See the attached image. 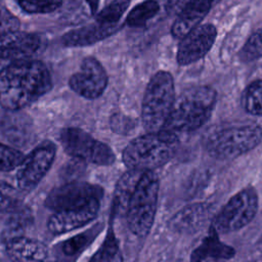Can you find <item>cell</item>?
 I'll list each match as a JSON object with an SVG mask.
<instances>
[{
	"label": "cell",
	"mask_w": 262,
	"mask_h": 262,
	"mask_svg": "<svg viewBox=\"0 0 262 262\" xmlns=\"http://www.w3.org/2000/svg\"><path fill=\"white\" fill-rule=\"evenodd\" d=\"M219 0H168L167 12L176 15L171 28L174 38L182 39L200 25L212 6Z\"/></svg>",
	"instance_id": "30bf717a"
},
{
	"label": "cell",
	"mask_w": 262,
	"mask_h": 262,
	"mask_svg": "<svg viewBox=\"0 0 262 262\" xmlns=\"http://www.w3.org/2000/svg\"><path fill=\"white\" fill-rule=\"evenodd\" d=\"M88 262H123L122 253L112 228L108 229L104 242Z\"/></svg>",
	"instance_id": "44dd1931"
},
{
	"label": "cell",
	"mask_w": 262,
	"mask_h": 262,
	"mask_svg": "<svg viewBox=\"0 0 262 262\" xmlns=\"http://www.w3.org/2000/svg\"><path fill=\"white\" fill-rule=\"evenodd\" d=\"M159 179L154 171L129 169L119 179L114 196L115 209L125 216L131 232L145 236L155 220Z\"/></svg>",
	"instance_id": "6da1fadb"
},
{
	"label": "cell",
	"mask_w": 262,
	"mask_h": 262,
	"mask_svg": "<svg viewBox=\"0 0 262 262\" xmlns=\"http://www.w3.org/2000/svg\"><path fill=\"white\" fill-rule=\"evenodd\" d=\"M202 262H219V261H214V260H206V261H202Z\"/></svg>",
	"instance_id": "1f68e13d"
},
{
	"label": "cell",
	"mask_w": 262,
	"mask_h": 262,
	"mask_svg": "<svg viewBox=\"0 0 262 262\" xmlns=\"http://www.w3.org/2000/svg\"><path fill=\"white\" fill-rule=\"evenodd\" d=\"M102 194V189L98 185L74 181L52 189L45 200V205L56 212L83 206L92 201H100Z\"/></svg>",
	"instance_id": "8fae6325"
},
{
	"label": "cell",
	"mask_w": 262,
	"mask_h": 262,
	"mask_svg": "<svg viewBox=\"0 0 262 262\" xmlns=\"http://www.w3.org/2000/svg\"><path fill=\"white\" fill-rule=\"evenodd\" d=\"M89 9H90V12L91 14L95 15L98 11V5H99V0H85Z\"/></svg>",
	"instance_id": "f546056e"
},
{
	"label": "cell",
	"mask_w": 262,
	"mask_h": 262,
	"mask_svg": "<svg viewBox=\"0 0 262 262\" xmlns=\"http://www.w3.org/2000/svg\"><path fill=\"white\" fill-rule=\"evenodd\" d=\"M242 104L249 114L262 117V80L251 83L245 89Z\"/></svg>",
	"instance_id": "7402d4cb"
},
{
	"label": "cell",
	"mask_w": 262,
	"mask_h": 262,
	"mask_svg": "<svg viewBox=\"0 0 262 262\" xmlns=\"http://www.w3.org/2000/svg\"><path fill=\"white\" fill-rule=\"evenodd\" d=\"M119 30L118 24L106 25L96 21L95 24L69 31L61 37V42L68 47L88 46L110 37Z\"/></svg>",
	"instance_id": "e0dca14e"
},
{
	"label": "cell",
	"mask_w": 262,
	"mask_h": 262,
	"mask_svg": "<svg viewBox=\"0 0 262 262\" xmlns=\"http://www.w3.org/2000/svg\"><path fill=\"white\" fill-rule=\"evenodd\" d=\"M217 36L216 28L211 24L199 25L180 39L177 50V62L188 66L203 58L213 46Z\"/></svg>",
	"instance_id": "4fadbf2b"
},
{
	"label": "cell",
	"mask_w": 262,
	"mask_h": 262,
	"mask_svg": "<svg viewBox=\"0 0 262 262\" xmlns=\"http://www.w3.org/2000/svg\"><path fill=\"white\" fill-rule=\"evenodd\" d=\"M130 5V0H114L95 14L97 23L116 25Z\"/></svg>",
	"instance_id": "603a6c76"
},
{
	"label": "cell",
	"mask_w": 262,
	"mask_h": 262,
	"mask_svg": "<svg viewBox=\"0 0 262 262\" xmlns=\"http://www.w3.org/2000/svg\"><path fill=\"white\" fill-rule=\"evenodd\" d=\"M234 254V249L223 244L219 238L218 232L211 226L209 234L192 251L190 260L191 262H202L206 260L219 261L222 259H230Z\"/></svg>",
	"instance_id": "d6986e66"
},
{
	"label": "cell",
	"mask_w": 262,
	"mask_h": 262,
	"mask_svg": "<svg viewBox=\"0 0 262 262\" xmlns=\"http://www.w3.org/2000/svg\"><path fill=\"white\" fill-rule=\"evenodd\" d=\"M258 211V195L249 186L235 193L213 219L211 226L218 232L228 233L245 227Z\"/></svg>",
	"instance_id": "52a82bcc"
},
{
	"label": "cell",
	"mask_w": 262,
	"mask_h": 262,
	"mask_svg": "<svg viewBox=\"0 0 262 262\" xmlns=\"http://www.w3.org/2000/svg\"><path fill=\"white\" fill-rule=\"evenodd\" d=\"M19 7L31 14L50 13L62 4V0H17Z\"/></svg>",
	"instance_id": "484cf974"
},
{
	"label": "cell",
	"mask_w": 262,
	"mask_h": 262,
	"mask_svg": "<svg viewBox=\"0 0 262 262\" xmlns=\"http://www.w3.org/2000/svg\"><path fill=\"white\" fill-rule=\"evenodd\" d=\"M160 9V5L156 0H145L135 5L127 15L126 23L129 27H143L150 18H152Z\"/></svg>",
	"instance_id": "ffe728a7"
},
{
	"label": "cell",
	"mask_w": 262,
	"mask_h": 262,
	"mask_svg": "<svg viewBox=\"0 0 262 262\" xmlns=\"http://www.w3.org/2000/svg\"><path fill=\"white\" fill-rule=\"evenodd\" d=\"M174 100L172 75L166 71L156 73L146 86L141 106V120L147 132L164 129Z\"/></svg>",
	"instance_id": "8992f818"
},
{
	"label": "cell",
	"mask_w": 262,
	"mask_h": 262,
	"mask_svg": "<svg viewBox=\"0 0 262 262\" xmlns=\"http://www.w3.org/2000/svg\"><path fill=\"white\" fill-rule=\"evenodd\" d=\"M19 28L18 18L8 9L0 4V35L17 31Z\"/></svg>",
	"instance_id": "83f0119b"
},
{
	"label": "cell",
	"mask_w": 262,
	"mask_h": 262,
	"mask_svg": "<svg viewBox=\"0 0 262 262\" xmlns=\"http://www.w3.org/2000/svg\"><path fill=\"white\" fill-rule=\"evenodd\" d=\"M52 80L47 67L34 59H17L0 71V104L8 111L24 108L47 93Z\"/></svg>",
	"instance_id": "7a4b0ae2"
},
{
	"label": "cell",
	"mask_w": 262,
	"mask_h": 262,
	"mask_svg": "<svg viewBox=\"0 0 262 262\" xmlns=\"http://www.w3.org/2000/svg\"><path fill=\"white\" fill-rule=\"evenodd\" d=\"M60 142L68 155L83 162L107 166L116 160L114 151L107 144L77 127L64 128L60 133Z\"/></svg>",
	"instance_id": "ba28073f"
},
{
	"label": "cell",
	"mask_w": 262,
	"mask_h": 262,
	"mask_svg": "<svg viewBox=\"0 0 262 262\" xmlns=\"http://www.w3.org/2000/svg\"><path fill=\"white\" fill-rule=\"evenodd\" d=\"M17 189L10 184L0 180V213L16 212L20 205V193Z\"/></svg>",
	"instance_id": "cb8c5ba5"
},
{
	"label": "cell",
	"mask_w": 262,
	"mask_h": 262,
	"mask_svg": "<svg viewBox=\"0 0 262 262\" xmlns=\"http://www.w3.org/2000/svg\"><path fill=\"white\" fill-rule=\"evenodd\" d=\"M210 209L206 204H191L178 211L168 222L172 231L179 233L194 232L206 224L209 219Z\"/></svg>",
	"instance_id": "ac0fdd59"
},
{
	"label": "cell",
	"mask_w": 262,
	"mask_h": 262,
	"mask_svg": "<svg viewBox=\"0 0 262 262\" xmlns=\"http://www.w3.org/2000/svg\"><path fill=\"white\" fill-rule=\"evenodd\" d=\"M259 249L262 251V238L260 239V243H259Z\"/></svg>",
	"instance_id": "4dcf8cb0"
},
{
	"label": "cell",
	"mask_w": 262,
	"mask_h": 262,
	"mask_svg": "<svg viewBox=\"0 0 262 262\" xmlns=\"http://www.w3.org/2000/svg\"><path fill=\"white\" fill-rule=\"evenodd\" d=\"M55 144L44 141L26 156L18 166L17 187L23 191L34 189L50 169L55 157Z\"/></svg>",
	"instance_id": "9c48e42d"
},
{
	"label": "cell",
	"mask_w": 262,
	"mask_h": 262,
	"mask_svg": "<svg viewBox=\"0 0 262 262\" xmlns=\"http://www.w3.org/2000/svg\"><path fill=\"white\" fill-rule=\"evenodd\" d=\"M178 146V137L173 132H147L130 141L123 150L122 160L129 169L154 171L168 163Z\"/></svg>",
	"instance_id": "277c9868"
},
{
	"label": "cell",
	"mask_w": 262,
	"mask_h": 262,
	"mask_svg": "<svg viewBox=\"0 0 262 262\" xmlns=\"http://www.w3.org/2000/svg\"><path fill=\"white\" fill-rule=\"evenodd\" d=\"M216 91L209 86H194L175 97L163 130L173 133L193 131L209 120L216 103Z\"/></svg>",
	"instance_id": "3957f363"
},
{
	"label": "cell",
	"mask_w": 262,
	"mask_h": 262,
	"mask_svg": "<svg viewBox=\"0 0 262 262\" xmlns=\"http://www.w3.org/2000/svg\"><path fill=\"white\" fill-rule=\"evenodd\" d=\"M88 243V238L86 235H76L68 241H66L62 245V251L67 255H75L79 251H81Z\"/></svg>",
	"instance_id": "f1b7e54d"
},
{
	"label": "cell",
	"mask_w": 262,
	"mask_h": 262,
	"mask_svg": "<svg viewBox=\"0 0 262 262\" xmlns=\"http://www.w3.org/2000/svg\"><path fill=\"white\" fill-rule=\"evenodd\" d=\"M71 89L87 99L99 97L106 88L107 75L101 63L94 57L83 59L78 72L69 80Z\"/></svg>",
	"instance_id": "7c38bea8"
},
{
	"label": "cell",
	"mask_w": 262,
	"mask_h": 262,
	"mask_svg": "<svg viewBox=\"0 0 262 262\" xmlns=\"http://www.w3.org/2000/svg\"><path fill=\"white\" fill-rule=\"evenodd\" d=\"M262 140V129L256 124L232 125L210 132L205 147L210 156L219 160L237 158L254 149Z\"/></svg>",
	"instance_id": "5b68a950"
},
{
	"label": "cell",
	"mask_w": 262,
	"mask_h": 262,
	"mask_svg": "<svg viewBox=\"0 0 262 262\" xmlns=\"http://www.w3.org/2000/svg\"><path fill=\"white\" fill-rule=\"evenodd\" d=\"M100 201H92L76 208L54 212L48 220V229L54 234H61L80 228L91 222L97 215Z\"/></svg>",
	"instance_id": "5bb4252c"
},
{
	"label": "cell",
	"mask_w": 262,
	"mask_h": 262,
	"mask_svg": "<svg viewBox=\"0 0 262 262\" xmlns=\"http://www.w3.org/2000/svg\"><path fill=\"white\" fill-rule=\"evenodd\" d=\"M25 156L16 148L0 142V171L8 172L21 164Z\"/></svg>",
	"instance_id": "4316f807"
},
{
	"label": "cell",
	"mask_w": 262,
	"mask_h": 262,
	"mask_svg": "<svg viewBox=\"0 0 262 262\" xmlns=\"http://www.w3.org/2000/svg\"><path fill=\"white\" fill-rule=\"evenodd\" d=\"M6 253L13 262H45L48 249L40 241L19 234L6 241Z\"/></svg>",
	"instance_id": "2e32d148"
},
{
	"label": "cell",
	"mask_w": 262,
	"mask_h": 262,
	"mask_svg": "<svg viewBox=\"0 0 262 262\" xmlns=\"http://www.w3.org/2000/svg\"><path fill=\"white\" fill-rule=\"evenodd\" d=\"M41 40L36 34L13 31L0 35V59H23L35 53Z\"/></svg>",
	"instance_id": "9a60e30c"
},
{
	"label": "cell",
	"mask_w": 262,
	"mask_h": 262,
	"mask_svg": "<svg viewBox=\"0 0 262 262\" xmlns=\"http://www.w3.org/2000/svg\"><path fill=\"white\" fill-rule=\"evenodd\" d=\"M238 56L243 62H251L262 57V28L250 36Z\"/></svg>",
	"instance_id": "d4e9b609"
}]
</instances>
